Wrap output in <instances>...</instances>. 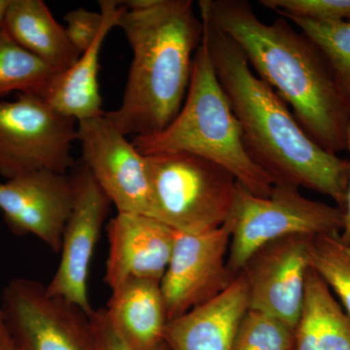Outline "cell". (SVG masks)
<instances>
[{
  "label": "cell",
  "mask_w": 350,
  "mask_h": 350,
  "mask_svg": "<svg viewBox=\"0 0 350 350\" xmlns=\"http://www.w3.org/2000/svg\"><path fill=\"white\" fill-rule=\"evenodd\" d=\"M294 350H350V319L330 288L312 268L295 329Z\"/></svg>",
  "instance_id": "obj_19"
},
{
  "label": "cell",
  "mask_w": 350,
  "mask_h": 350,
  "mask_svg": "<svg viewBox=\"0 0 350 350\" xmlns=\"http://www.w3.org/2000/svg\"><path fill=\"white\" fill-rule=\"evenodd\" d=\"M1 27L18 45L57 72L70 68L81 56L42 0H10Z\"/></svg>",
  "instance_id": "obj_18"
},
{
  "label": "cell",
  "mask_w": 350,
  "mask_h": 350,
  "mask_svg": "<svg viewBox=\"0 0 350 350\" xmlns=\"http://www.w3.org/2000/svg\"><path fill=\"white\" fill-rule=\"evenodd\" d=\"M71 175L75 204L64 228L61 260L46 290L79 306L91 317L94 310L88 294L90 267L112 204L82 161Z\"/></svg>",
  "instance_id": "obj_11"
},
{
  "label": "cell",
  "mask_w": 350,
  "mask_h": 350,
  "mask_svg": "<svg viewBox=\"0 0 350 350\" xmlns=\"http://www.w3.org/2000/svg\"><path fill=\"white\" fill-rule=\"evenodd\" d=\"M90 319L98 350H133L112 325L105 308L94 310Z\"/></svg>",
  "instance_id": "obj_26"
},
{
  "label": "cell",
  "mask_w": 350,
  "mask_h": 350,
  "mask_svg": "<svg viewBox=\"0 0 350 350\" xmlns=\"http://www.w3.org/2000/svg\"><path fill=\"white\" fill-rule=\"evenodd\" d=\"M131 142L144 156L189 153L211 161L258 197H268L275 184L246 150L243 131L219 82L204 34L180 111L165 130Z\"/></svg>",
  "instance_id": "obj_4"
},
{
  "label": "cell",
  "mask_w": 350,
  "mask_h": 350,
  "mask_svg": "<svg viewBox=\"0 0 350 350\" xmlns=\"http://www.w3.org/2000/svg\"><path fill=\"white\" fill-rule=\"evenodd\" d=\"M200 17L229 36L251 68L287 105L313 142L337 155L347 147L349 96L319 48L282 16L264 23L245 0H200Z\"/></svg>",
  "instance_id": "obj_1"
},
{
  "label": "cell",
  "mask_w": 350,
  "mask_h": 350,
  "mask_svg": "<svg viewBox=\"0 0 350 350\" xmlns=\"http://www.w3.org/2000/svg\"><path fill=\"white\" fill-rule=\"evenodd\" d=\"M77 125L36 94L0 101V175L8 180L38 170L68 174Z\"/></svg>",
  "instance_id": "obj_7"
},
{
  "label": "cell",
  "mask_w": 350,
  "mask_h": 350,
  "mask_svg": "<svg viewBox=\"0 0 350 350\" xmlns=\"http://www.w3.org/2000/svg\"><path fill=\"white\" fill-rule=\"evenodd\" d=\"M75 196L72 175L38 170L0 182V211L14 234H33L57 254Z\"/></svg>",
  "instance_id": "obj_13"
},
{
  "label": "cell",
  "mask_w": 350,
  "mask_h": 350,
  "mask_svg": "<svg viewBox=\"0 0 350 350\" xmlns=\"http://www.w3.org/2000/svg\"><path fill=\"white\" fill-rule=\"evenodd\" d=\"M112 325L133 350H159L167 324L160 282L131 280L112 290L105 308Z\"/></svg>",
  "instance_id": "obj_17"
},
{
  "label": "cell",
  "mask_w": 350,
  "mask_h": 350,
  "mask_svg": "<svg viewBox=\"0 0 350 350\" xmlns=\"http://www.w3.org/2000/svg\"><path fill=\"white\" fill-rule=\"evenodd\" d=\"M159 350H169V349H167V345H163V347H161V349Z\"/></svg>",
  "instance_id": "obj_31"
},
{
  "label": "cell",
  "mask_w": 350,
  "mask_h": 350,
  "mask_svg": "<svg viewBox=\"0 0 350 350\" xmlns=\"http://www.w3.org/2000/svg\"><path fill=\"white\" fill-rule=\"evenodd\" d=\"M0 312L22 350H98L89 315L25 278L9 282Z\"/></svg>",
  "instance_id": "obj_8"
},
{
  "label": "cell",
  "mask_w": 350,
  "mask_h": 350,
  "mask_svg": "<svg viewBox=\"0 0 350 350\" xmlns=\"http://www.w3.org/2000/svg\"><path fill=\"white\" fill-rule=\"evenodd\" d=\"M323 53L338 83L349 98L350 94V22L317 21L289 18Z\"/></svg>",
  "instance_id": "obj_21"
},
{
  "label": "cell",
  "mask_w": 350,
  "mask_h": 350,
  "mask_svg": "<svg viewBox=\"0 0 350 350\" xmlns=\"http://www.w3.org/2000/svg\"><path fill=\"white\" fill-rule=\"evenodd\" d=\"M9 3H10V0H0V27L2 25V22H3Z\"/></svg>",
  "instance_id": "obj_29"
},
{
  "label": "cell",
  "mask_w": 350,
  "mask_h": 350,
  "mask_svg": "<svg viewBox=\"0 0 350 350\" xmlns=\"http://www.w3.org/2000/svg\"><path fill=\"white\" fill-rule=\"evenodd\" d=\"M312 237H287L267 244L243 271L250 310L296 329L305 300L306 275L312 268Z\"/></svg>",
  "instance_id": "obj_12"
},
{
  "label": "cell",
  "mask_w": 350,
  "mask_h": 350,
  "mask_svg": "<svg viewBox=\"0 0 350 350\" xmlns=\"http://www.w3.org/2000/svg\"><path fill=\"white\" fill-rule=\"evenodd\" d=\"M118 20L133 50L117 109L105 116L129 137L156 135L180 111L204 34L191 0H129Z\"/></svg>",
  "instance_id": "obj_3"
},
{
  "label": "cell",
  "mask_w": 350,
  "mask_h": 350,
  "mask_svg": "<svg viewBox=\"0 0 350 350\" xmlns=\"http://www.w3.org/2000/svg\"><path fill=\"white\" fill-rule=\"evenodd\" d=\"M345 251H347V254L350 256V246H344Z\"/></svg>",
  "instance_id": "obj_30"
},
{
  "label": "cell",
  "mask_w": 350,
  "mask_h": 350,
  "mask_svg": "<svg viewBox=\"0 0 350 350\" xmlns=\"http://www.w3.org/2000/svg\"><path fill=\"white\" fill-rule=\"evenodd\" d=\"M66 36L80 54L86 52L100 33L103 14L78 8L69 11L64 17Z\"/></svg>",
  "instance_id": "obj_25"
},
{
  "label": "cell",
  "mask_w": 350,
  "mask_h": 350,
  "mask_svg": "<svg viewBox=\"0 0 350 350\" xmlns=\"http://www.w3.org/2000/svg\"><path fill=\"white\" fill-rule=\"evenodd\" d=\"M338 234H324L312 239V268L337 295L350 319V256L338 239Z\"/></svg>",
  "instance_id": "obj_22"
},
{
  "label": "cell",
  "mask_w": 350,
  "mask_h": 350,
  "mask_svg": "<svg viewBox=\"0 0 350 350\" xmlns=\"http://www.w3.org/2000/svg\"><path fill=\"white\" fill-rule=\"evenodd\" d=\"M82 162L118 213L153 217V199L146 157L142 155L105 112L78 122Z\"/></svg>",
  "instance_id": "obj_9"
},
{
  "label": "cell",
  "mask_w": 350,
  "mask_h": 350,
  "mask_svg": "<svg viewBox=\"0 0 350 350\" xmlns=\"http://www.w3.org/2000/svg\"><path fill=\"white\" fill-rule=\"evenodd\" d=\"M122 10L120 1L100 0L103 22L100 33L70 68L53 75L38 94L62 114L79 122L105 113L98 84L101 48L109 32L118 27Z\"/></svg>",
  "instance_id": "obj_16"
},
{
  "label": "cell",
  "mask_w": 350,
  "mask_h": 350,
  "mask_svg": "<svg viewBox=\"0 0 350 350\" xmlns=\"http://www.w3.org/2000/svg\"><path fill=\"white\" fill-rule=\"evenodd\" d=\"M176 232L142 214L118 213L109 221L105 280L110 289L131 280L161 283L174 250Z\"/></svg>",
  "instance_id": "obj_14"
},
{
  "label": "cell",
  "mask_w": 350,
  "mask_h": 350,
  "mask_svg": "<svg viewBox=\"0 0 350 350\" xmlns=\"http://www.w3.org/2000/svg\"><path fill=\"white\" fill-rule=\"evenodd\" d=\"M231 243L228 268L236 276L267 244L287 237L340 234L344 211L304 197L299 187L276 182L268 197H258L238 184L228 220Z\"/></svg>",
  "instance_id": "obj_6"
},
{
  "label": "cell",
  "mask_w": 350,
  "mask_h": 350,
  "mask_svg": "<svg viewBox=\"0 0 350 350\" xmlns=\"http://www.w3.org/2000/svg\"><path fill=\"white\" fill-rule=\"evenodd\" d=\"M57 71L18 45L0 27V96L36 94Z\"/></svg>",
  "instance_id": "obj_20"
},
{
  "label": "cell",
  "mask_w": 350,
  "mask_h": 350,
  "mask_svg": "<svg viewBox=\"0 0 350 350\" xmlns=\"http://www.w3.org/2000/svg\"><path fill=\"white\" fill-rule=\"evenodd\" d=\"M295 330L265 313L248 310L232 350H294Z\"/></svg>",
  "instance_id": "obj_23"
},
{
  "label": "cell",
  "mask_w": 350,
  "mask_h": 350,
  "mask_svg": "<svg viewBox=\"0 0 350 350\" xmlns=\"http://www.w3.org/2000/svg\"><path fill=\"white\" fill-rule=\"evenodd\" d=\"M347 150L350 152V122L349 131H347ZM344 224H342V231L338 234V239L340 243L344 246H350V174L349 179V185H347V197L344 208Z\"/></svg>",
  "instance_id": "obj_27"
},
{
  "label": "cell",
  "mask_w": 350,
  "mask_h": 350,
  "mask_svg": "<svg viewBox=\"0 0 350 350\" xmlns=\"http://www.w3.org/2000/svg\"><path fill=\"white\" fill-rule=\"evenodd\" d=\"M283 18L350 22V0H261Z\"/></svg>",
  "instance_id": "obj_24"
},
{
  "label": "cell",
  "mask_w": 350,
  "mask_h": 350,
  "mask_svg": "<svg viewBox=\"0 0 350 350\" xmlns=\"http://www.w3.org/2000/svg\"><path fill=\"white\" fill-rule=\"evenodd\" d=\"M349 103H350V94H349Z\"/></svg>",
  "instance_id": "obj_32"
},
{
  "label": "cell",
  "mask_w": 350,
  "mask_h": 350,
  "mask_svg": "<svg viewBox=\"0 0 350 350\" xmlns=\"http://www.w3.org/2000/svg\"><path fill=\"white\" fill-rule=\"evenodd\" d=\"M231 227L202 234L176 232L174 250L161 290L167 322L223 291L234 276L228 268Z\"/></svg>",
  "instance_id": "obj_10"
},
{
  "label": "cell",
  "mask_w": 350,
  "mask_h": 350,
  "mask_svg": "<svg viewBox=\"0 0 350 350\" xmlns=\"http://www.w3.org/2000/svg\"><path fill=\"white\" fill-rule=\"evenodd\" d=\"M145 157L153 218L185 234L213 231L228 222L239 182L227 170L189 153Z\"/></svg>",
  "instance_id": "obj_5"
},
{
  "label": "cell",
  "mask_w": 350,
  "mask_h": 350,
  "mask_svg": "<svg viewBox=\"0 0 350 350\" xmlns=\"http://www.w3.org/2000/svg\"><path fill=\"white\" fill-rule=\"evenodd\" d=\"M0 350H22L0 312Z\"/></svg>",
  "instance_id": "obj_28"
},
{
  "label": "cell",
  "mask_w": 350,
  "mask_h": 350,
  "mask_svg": "<svg viewBox=\"0 0 350 350\" xmlns=\"http://www.w3.org/2000/svg\"><path fill=\"white\" fill-rule=\"evenodd\" d=\"M200 19L216 75L252 160L275 183L310 189L344 208L350 162L313 142L286 103L255 75L241 48L206 18Z\"/></svg>",
  "instance_id": "obj_2"
},
{
  "label": "cell",
  "mask_w": 350,
  "mask_h": 350,
  "mask_svg": "<svg viewBox=\"0 0 350 350\" xmlns=\"http://www.w3.org/2000/svg\"><path fill=\"white\" fill-rule=\"evenodd\" d=\"M248 310L247 282L239 273L217 296L167 322L165 345L169 350H232Z\"/></svg>",
  "instance_id": "obj_15"
}]
</instances>
